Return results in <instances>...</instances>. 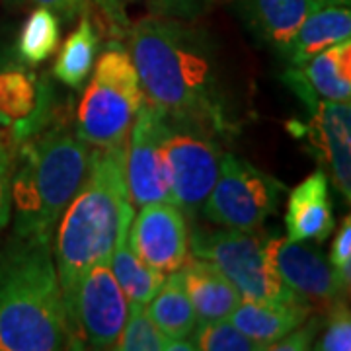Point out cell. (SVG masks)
Listing matches in <instances>:
<instances>
[{
    "mask_svg": "<svg viewBox=\"0 0 351 351\" xmlns=\"http://www.w3.org/2000/svg\"><path fill=\"white\" fill-rule=\"evenodd\" d=\"M138 209L127 232L131 250L162 276L178 271L189 256L186 215L172 201L149 203Z\"/></svg>",
    "mask_w": 351,
    "mask_h": 351,
    "instance_id": "obj_12",
    "label": "cell"
},
{
    "mask_svg": "<svg viewBox=\"0 0 351 351\" xmlns=\"http://www.w3.org/2000/svg\"><path fill=\"white\" fill-rule=\"evenodd\" d=\"M47 86L25 69L0 71V125L10 129L14 143L47 125Z\"/></svg>",
    "mask_w": 351,
    "mask_h": 351,
    "instance_id": "obj_14",
    "label": "cell"
},
{
    "mask_svg": "<svg viewBox=\"0 0 351 351\" xmlns=\"http://www.w3.org/2000/svg\"><path fill=\"white\" fill-rule=\"evenodd\" d=\"M217 135L199 127L174 123L164 117L160 154L170 201L182 213L195 219L219 178L223 149Z\"/></svg>",
    "mask_w": 351,
    "mask_h": 351,
    "instance_id": "obj_7",
    "label": "cell"
},
{
    "mask_svg": "<svg viewBox=\"0 0 351 351\" xmlns=\"http://www.w3.org/2000/svg\"><path fill=\"white\" fill-rule=\"evenodd\" d=\"M61 25L57 14L49 8L38 6L20 32L18 38V51L27 63L39 64L47 61L59 47Z\"/></svg>",
    "mask_w": 351,
    "mask_h": 351,
    "instance_id": "obj_24",
    "label": "cell"
},
{
    "mask_svg": "<svg viewBox=\"0 0 351 351\" xmlns=\"http://www.w3.org/2000/svg\"><path fill=\"white\" fill-rule=\"evenodd\" d=\"M318 320L313 318V320H304L301 326H297L295 330H291L289 334H285L281 339L274 341L267 350L274 351H304L313 348L314 336L318 332Z\"/></svg>",
    "mask_w": 351,
    "mask_h": 351,
    "instance_id": "obj_31",
    "label": "cell"
},
{
    "mask_svg": "<svg viewBox=\"0 0 351 351\" xmlns=\"http://www.w3.org/2000/svg\"><path fill=\"white\" fill-rule=\"evenodd\" d=\"M129 55L143 98L168 121L221 135L230 127L215 51L180 20L147 16L129 25Z\"/></svg>",
    "mask_w": 351,
    "mask_h": 351,
    "instance_id": "obj_1",
    "label": "cell"
},
{
    "mask_svg": "<svg viewBox=\"0 0 351 351\" xmlns=\"http://www.w3.org/2000/svg\"><path fill=\"white\" fill-rule=\"evenodd\" d=\"M311 119L302 127L314 156L326 166L332 184L351 199V106L350 101H306Z\"/></svg>",
    "mask_w": 351,
    "mask_h": 351,
    "instance_id": "obj_13",
    "label": "cell"
},
{
    "mask_svg": "<svg viewBox=\"0 0 351 351\" xmlns=\"http://www.w3.org/2000/svg\"><path fill=\"white\" fill-rule=\"evenodd\" d=\"M131 219H133V213L127 215L119 225L112 258H110V267H112L113 277L117 279L123 295L127 297V301L147 304L160 287L164 276L160 271L152 269L151 265H147L135 252L131 250L129 240H127Z\"/></svg>",
    "mask_w": 351,
    "mask_h": 351,
    "instance_id": "obj_21",
    "label": "cell"
},
{
    "mask_svg": "<svg viewBox=\"0 0 351 351\" xmlns=\"http://www.w3.org/2000/svg\"><path fill=\"white\" fill-rule=\"evenodd\" d=\"M78 350L51 237L16 234L0 248V351Z\"/></svg>",
    "mask_w": 351,
    "mask_h": 351,
    "instance_id": "obj_2",
    "label": "cell"
},
{
    "mask_svg": "<svg viewBox=\"0 0 351 351\" xmlns=\"http://www.w3.org/2000/svg\"><path fill=\"white\" fill-rule=\"evenodd\" d=\"M311 313L313 306L306 302H260L242 299L228 320L242 334L267 350L274 341L301 326Z\"/></svg>",
    "mask_w": 351,
    "mask_h": 351,
    "instance_id": "obj_20",
    "label": "cell"
},
{
    "mask_svg": "<svg viewBox=\"0 0 351 351\" xmlns=\"http://www.w3.org/2000/svg\"><path fill=\"white\" fill-rule=\"evenodd\" d=\"M328 322L324 336L318 341L320 351H350L351 350V314L343 297L334 299L326 308Z\"/></svg>",
    "mask_w": 351,
    "mask_h": 351,
    "instance_id": "obj_27",
    "label": "cell"
},
{
    "mask_svg": "<svg viewBox=\"0 0 351 351\" xmlns=\"http://www.w3.org/2000/svg\"><path fill=\"white\" fill-rule=\"evenodd\" d=\"M29 2L49 8L51 12L57 14L59 20L64 22H73L76 16H82L88 6V0H29Z\"/></svg>",
    "mask_w": 351,
    "mask_h": 351,
    "instance_id": "obj_33",
    "label": "cell"
},
{
    "mask_svg": "<svg viewBox=\"0 0 351 351\" xmlns=\"http://www.w3.org/2000/svg\"><path fill=\"white\" fill-rule=\"evenodd\" d=\"M265 237L252 230L203 228L189 232V254L211 262L237 287L242 299L260 302H304L277 277L263 250Z\"/></svg>",
    "mask_w": 351,
    "mask_h": 351,
    "instance_id": "obj_6",
    "label": "cell"
},
{
    "mask_svg": "<svg viewBox=\"0 0 351 351\" xmlns=\"http://www.w3.org/2000/svg\"><path fill=\"white\" fill-rule=\"evenodd\" d=\"M131 213L133 205L125 184V149L92 147L86 176L59 217L53 248L66 316L80 277L90 265L112 258L119 225Z\"/></svg>",
    "mask_w": 351,
    "mask_h": 351,
    "instance_id": "obj_3",
    "label": "cell"
},
{
    "mask_svg": "<svg viewBox=\"0 0 351 351\" xmlns=\"http://www.w3.org/2000/svg\"><path fill=\"white\" fill-rule=\"evenodd\" d=\"M330 265L334 267L341 287L350 289L351 283V219L343 217L338 234L330 248Z\"/></svg>",
    "mask_w": 351,
    "mask_h": 351,
    "instance_id": "obj_29",
    "label": "cell"
},
{
    "mask_svg": "<svg viewBox=\"0 0 351 351\" xmlns=\"http://www.w3.org/2000/svg\"><path fill=\"white\" fill-rule=\"evenodd\" d=\"M184 287L188 293L197 322L226 320L239 306L242 297L226 276L213 263L191 256L180 267Z\"/></svg>",
    "mask_w": 351,
    "mask_h": 351,
    "instance_id": "obj_18",
    "label": "cell"
},
{
    "mask_svg": "<svg viewBox=\"0 0 351 351\" xmlns=\"http://www.w3.org/2000/svg\"><path fill=\"white\" fill-rule=\"evenodd\" d=\"M94 6L106 18V22L110 25L115 36H125L129 32V18H127L125 0H92Z\"/></svg>",
    "mask_w": 351,
    "mask_h": 351,
    "instance_id": "obj_32",
    "label": "cell"
},
{
    "mask_svg": "<svg viewBox=\"0 0 351 351\" xmlns=\"http://www.w3.org/2000/svg\"><path fill=\"white\" fill-rule=\"evenodd\" d=\"M129 313V301L113 277L110 260L90 265L80 277L69 324L78 350H113Z\"/></svg>",
    "mask_w": 351,
    "mask_h": 351,
    "instance_id": "obj_9",
    "label": "cell"
},
{
    "mask_svg": "<svg viewBox=\"0 0 351 351\" xmlns=\"http://www.w3.org/2000/svg\"><path fill=\"white\" fill-rule=\"evenodd\" d=\"M285 184L234 154H223L219 178L201 213L209 223L234 230H256L277 211Z\"/></svg>",
    "mask_w": 351,
    "mask_h": 351,
    "instance_id": "obj_8",
    "label": "cell"
},
{
    "mask_svg": "<svg viewBox=\"0 0 351 351\" xmlns=\"http://www.w3.org/2000/svg\"><path fill=\"white\" fill-rule=\"evenodd\" d=\"M147 313L170 339H189L197 314L189 301L180 269L164 276L158 291L147 302Z\"/></svg>",
    "mask_w": 351,
    "mask_h": 351,
    "instance_id": "obj_22",
    "label": "cell"
},
{
    "mask_svg": "<svg viewBox=\"0 0 351 351\" xmlns=\"http://www.w3.org/2000/svg\"><path fill=\"white\" fill-rule=\"evenodd\" d=\"M92 147L69 123L43 125L16 143L12 174L14 232L51 237L90 162Z\"/></svg>",
    "mask_w": 351,
    "mask_h": 351,
    "instance_id": "obj_4",
    "label": "cell"
},
{
    "mask_svg": "<svg viewBox=\"0 0 351 351\" xmlns=\"http://www.w3.org/2000/svg\"><path fill=\"white\" fill-rule=\"evenodd\" d=\"M234 4L252 34L279 55L302 20L322 6L316 0H234Z\"/></svg>",
    "mask_w": 351,
    "mask_h": 351,
    "instance_id": "obj_17",
    "label": "cell"
},
{
    "mask_svg": "<svg viewBox=\"0 0 351 351\" xmlns=\"http://www.w3.org/2000/svg\"><path fill=\"white\" fill-rule=\"evenodd\" d=\"M215 2L217 0H149V6L154 16L191 22L207 12Z\"/></svg>",
    "mask_w": 351,
    "mask_h": 351,
    "instance_id": "obj_30",
    "label": "cell"
},
{
    "mask_svg": "<svg viewBox=\"0 0 351 351\" xmlns=\"http://www.w3.org/2000/svg\"><path fill=\"white\" fill-rule=\"evenodd\" d=\"M287 239L297 242H324L334 230L326 172L318 170L291 191L285 213Z\"/></svg>",
    "mask_w": 351,
    "mask_h": 351,
    "instance_id": "obj_16",
    "label": "cell"
},
{
    "mask_svg": "<svg viewBox=\"0 0 351 351\" xmlns=\"http://www.w3.org/2000/svg\"><path fill=\"white\" fill-rule=\"evenodd\" d=\"M98 53V34L86 14H82L78 27L66 38L59 57L53 64V75L57 80L71 88L84 84Z\"/></svg>",
    "mask_w": 351,
    "mask_h": 351,
    "instance_id": "obj_23",
    "label": "cell"
},
{
    "mask_svg": "<svg viewBox=\"0 0 351 351\" xmlns=\"http://www.w3.org/2000/svg\"><path fill=\"white\" fill-rule=\"evenodd\" d=\"M76 110V133L96 149H125L143 90L129 51L113 43L101 53Z\"/></svg>",
    "mask_w": 351,
    "mask_h": 351,
    "instance_id": "obj_5",
    "label": "cell"
},
{
    "mask_svg": "<svg viewBox=\"0 0 351 351\" xmlns=\"http://www.w3.org/2000/svg\"><path fill=\"white\" fill-rule=\"evenodd\" d=\"M351 38L350 6L322 4L308 14L297 27L281 57L289 66H301L316 53Z\"/></svg>",
    "mask_w": 351,
    "mask_h": 351,
    "instance_id": "obj_19",
    "label": "cell"
},
{
    "mask_svg": "<svg viewBox=\"0 0 351 351\" xmlns=\"http://www.w3.org/2000/svg\"><path fill=\"white\" fill-rule=\"evenodd\" d=\"M189 341L195 351H262L263 348L256 343L246 334H242L228 318L226 320H209L197 322Z\"/></svg>",
    "mask_w": 351,
    "mask_h": 351,
    "instance_id": "obj_26",
    "label": "cell"
},
{
    "mask_svg": "<svg viewBox=\"0 0 351 351\" xmlns=\"http://www.w3.org/2000/svg\"><path fill=\"white\" fill-rule=\"evenodd\" d=\"M285 82L304 104L311 100H351V41L316 53L301 66H291Z\"/></svg>",
    "mask_w": 351,
    "mask_h": 351,
    "instance_id": "obj_15",
    "label": "cell"
},
{
    "mask_svg": "<svg viewBox=\"0 0 351 351\" xmlns=\"http://www.w3.org/2000/svg\"><path fill=\"white\" fill-rule=\"evenodd\" d=\"M6 137V133H4V131H2V129H0V141H2V138Z\"/></svg>",
    "mask_w": 351,
    "mask_h": 351,
    "instance_id": "obj_35",
    "label": "cell"
},
{
    "mask_svg": "<svg viewBox=\"0 0 351 351\" xmlns=\"http://www.w3.org/2000/svg\"><path fill=\"white\" fill-rule=\"evenodd\" d=\"M16 143L10 135L0 141V230L8 225L12 217V174Z\"/></svg>",
    "mask_w": 351,
    "mask_h": 351,
    "instance_id": "obj_28",
    "label": "cell"
},
{
    "mask_svg": "<svg viewBox=\"0 0 351 351\" xmlns=\"http://www.w3.org/2000/svg\"><path fill=\"white\" fill-rule=\"evenodd\" d=\"M162 125V112L143 98L125 145V184L131 205L170 201L160 154Z\"/></svg>",
    "mask_w": 351,
    "mask_h": 351,
    "instance_id": "obj_11",
    "label": "cell"
},
{
    "mask_svg": "<svg viewBox=\"0 0 351 351\" xmlns=\"http://www.w3.org/2000/svg\"><path fill=\"white\" fill-rule=\"evenodd\" d=\"M318 4H338V6H350L351 0H316Z\"/></svg>",
    "mask_w": 351,
    "mask_h": 351,
    "instance_id": "obj_34",
    "label": "cell"
},
{
    "mask_svg": "<svg viewBox=\"0 0 351 351\" xmlns=\"http://www.w3.org/2000/svg\"><path fill=\"white\" fill-rule=\"evenodd\" d=\"M172 339L154 324L147 304L129 302V313L123 330L115 341V351H170Z\"/></svg>",
    "mask_w": 351,
    "mask_h": 351,
    "instance_id": "obj_25",
    "label": "cell"
},
{
    "mask_svg": "<svg viewBox=\"0 0 351 351\" xmlns=\"http://www.w3.org/2000/svg\"><path fill=\"white\" fill-rule=\"evenodd\" d=\"M263 250L277 277L313 308H328L334 299L343 295L346 289L318 248L287 237H265Z\"/></svg>",
    "mask_w": 351,
    "mask_h": 351,
    "instance_id": "obj_10",
    "label": "cell"
}]
</instances>
